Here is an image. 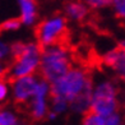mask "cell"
Segmentation results:
<instances>
[{
    "label": "cell",
    "mask_w": 125,
    "mask_h": 125,
    "mask_svg": "<svg viewBox=\"0 0 125 125\" xmlns=\"http://www.w3.org/2000/svg\"><path fill=\"white\" fill-rule=\"evenodd\" d=\"M42 47L37 41H18L12 43V61L8 75L12 78L38 74Z\"/></svg>",
    "instance_id": "1"
},
{
    "label": "cell",
    "mask_w": 125,
    "mask_h": 125,
    "mask_svg": "<svg viewBox=\"0 0 125 125\" xmlns=\"http://www.w3.org/2000/svg\"><path fill=\"white\" fill-rule=\"evenodd\" d=\"M93 77L84 66L73 65L66 73L50 83L51 96L70 102L86 89L92 87Z\"/></svg>",
    "instance_id": "2"
},
{
    "label": "cell",
    "mask_w": 125,
    "mask_h": 125,
    "mask_svg": "<svg viewBox=\"0 0 125 125\" xmlns=\"http://www.w3.org/2000/svg\"><path fill=\"white\" fill-rule=\"evenodd\" d=\"M74 65L69 47L62 42L42 47L38 75L49 83L61 77Z\"/></svg>",
    "instance_id": "3"
},
{
    "label": "cell",
    "mask_w": 125,
    "mask_h": 125,
    "mask_svg": "<svg viewBox=\"0 0 125 125\" xmlns=\"http://www.w3.org/2000/svg\"><path fill=\"white\" fill-rule=\"evenodd\" d=\"M120 91L116 81L101 75L93 78L91 92V111L106 116L120 110Z\"/></svg>",
    "instance_id": "4"
},
{
    "label": "cell",
    "mask_w": 125,
    "mask_h": 125,
    "mask_svg": "<svg viewBox=\"0 0 125 125\" xmlns=\"http://www.w3.org/2000/svg\"><path fill=\"white\" fill-rule=\"evenodd\" d=\"M68 19L64 14H52L36 26V41L41 47L62 42L68 33Z\"/></svg>",
    "instance_id": "5"
},
{
    "label": "cell",
    "mask_w": 125,
    "mask_h": 125,
    "mask_svg": "<svg viewBox=\"0 0 125 125\" xmlns=\"http://www.w3.org/2000/svg\"><path fill=\"white\" fill-rule=\"evenodd\" d=\"M50 98H51V87L47 81L40 78L38 86L33 93L32 98L28 101L27 111L32 120L42 121L46 120L50 112Z\"/></svg>",
    "instance_id": "6"
},
{
    "label": "cell",
    "mask_w": 125,
    "mask_h": 125,
    "mask_svg": "<svg viewBox=\"0 0 125 125\" xmlns=\"http://www.w3.org/2000/svg\"><path fill=\"white\" fill-rule=\"evenodd\" d=\"M38 74L17 77L10 79V97L18 105H27L40 82Z\"/></svg>",
    "instance_id": "7"
},
{
    "label": "cell",
    "mask_w": 125,
    "mask_h": 125,
    "mask_svg": "<svg viewBox=\"0 0 125 125\" xmlns=\"http://www.w3.org/2000/svg\"><path fill=\"white\" fill-rule=\"evenodd\" d=\"M102 64L115 75L117 81L125 84V50L119 46L107 50L102 55Z\"/></svg>",
    "instance_id": "8"
},
{
    "label": "cell",
    "mask_w": 125,
    "mask_h": 125,
    "mask_svg": "<svg viewBox=\"0 0 125 125\" xmlns=\"http://www.w3.org/2000/svg\"><path fill=\"white\" fill-rule=\"evenodd\" d=\"M18 18L24 27H33L38 23V5L36 0H17Z\"/></svg>",
    "instance_id": "9"
},
{
    "label": "cell",
    "mask_w": 125,
    "mask_h": 125,
    "mask_svg": "<svg viewBox=\"0 0 125 125\" xmlns=\"http://www.w3.org/2000/svg\"><path fill=\"white\" fill-rule=\"evenodd\" d=\"M89 8L83 0H68L64 5V15L68 22L82 23L89 15Z\"/></svg>",
    "instance_id": "10"
},
{
    "label": "cell",
    "mask_w": 125,
    "mask_h": 125,
    "mask_svg": "<svg viewBox=\"0 0 125 125\" xmlns=\"http://www.w3.org/2000/svg\"><path fill=\"white\" fill-rule=\"evenodd\" d=\"M91 92H92V87L77 96L69 104V111L78 116H83L84 114L91 111Z\"/></svg>",
    "instance_id": "11"
},
{
    "label": "cell",
    "mask_w": 125,
    "mask_h": 125,
    "mask_svg": "<svg viewBox=\"0 0 125 125\" xmlns=\"http://www.w3.org/2000/svg\"><path fill=\"white\" fill-rule=\"evenodd\" d=\"M0 125H26V123L10 109H0Z\"/></svg>",
    "instance_id": "12"
},
{
    "label": "cell",
    "mask_w": 125,
    "mask_h": 125,
    "mask_svg": "<svg viewBox=\"0 0 125 125\" xmlns=\"http://www.w3.org/2000/svg\"><path fill=\"white\" fill-rule=\"evenodd\" d=\"M50 112L55 114L58 117L61 116V115H65L66 112H69V102L60 98V97L51 96V98H50Z\"/></svg>",
    "instance_id": "13"
},
{
    "label": "cell",
    "mask_w": 125,
    "mask_h": 125,
    "mask_svg": "<svg viewBox=\"0 0 125 125\" xmlns=\"http://www.w3.org/2000/svg\"><path fill=\"white\" fill-rule=\"evenodd\" d=\"M81 125H106V120H105V116L100 115V114L88 111L82 116Z\"/></svg>",
    "instance_id": "14"
},
{
    "label": "cell",
    "mask_w": 125,
    "mask_h": 125,
    "mask_svg": "<svg viewBox=\"0 0 125 125\" xmlns=\"http://www.w3.org/2000/svg\"><path fill=\"white\" fill-rule=\"evenodd\" d=\"M110 8L116 18L125 23V0H111Z\"/></svg>",
    "instance_id": "15"
},
{
    "label": "cell",
    "mask_w": 125,
    "mask_h": 125,
    "mask_svg": "<svg viewBox=\"0 0 125 125\" xmlns=\"http://www.w3.org/2000/svg\"><path fill=\"white\" fill-rule=\"evenodd\" d=\"M21 27H22V22L19 18H9L0 24V32H5V33L15 32Z\"/></svg>",
    "instance_id": "16"
},
{
    "label": "cell",
    "mask_w": 125,
    "mask_h": 125,
    "mask_svg": "<svg viewBox=\"0 0 125 125\" xmlns=\"http://www.w3.org/2000/svg\"><path fill=\"white\" fill-rule=\"evenodd\" d=\"M10 97V81L5 77L0 78V105L7 102Z\"/></svg>",
    "instance_id": "17"
},
{
    "label": "cell",
    "mask_w": 125,
    "mask_h": 125,
    "mask_svg": "<svg viewBox=\"0 0 125 125\" xmlns=\"http://www.w3.org/2000/svg\"><path fill=\"white\" fill-rule=\"evenodd\" d=\"M105 120H106V125H123V124H125L124 115L120 110L106 115Z\"/></svg>",
    "instance_id": "18"
},
{
    "label": "cell",
    "mask_w": 125,
    "mask_h": 125,
    "mask_svg": "<svg viewBox=\"0 0 125 125\" xmlns=\"http://www.w3.org/2000/svg\"><path fill=\"white\" fill-rule=\"evenodd\" d=\"M83 1L89 8V10H102L110 8L111 0H83Z\"/></svg>",
    "instance_id": "19"
},
{
    "label": "cell",
    "mask_w": 125,
    "mask_h": 125,
    "mask_svg": "<svg viewBox=\"0 0 125 125\" xmlns=\"http://www.w3.org/2000/svg\"><path fill=\"white\" fill-rule=\"evenodd\" d=\"M12 59V43H8L4 40H0V61Z\"/></svg>",
    "instance_id": "20"
},
{
    "label": "cell",
    "mask_w": 125,
    "mask_h": 125,
    "mask_svg": "<svg viewBox=\"0 0 125 125\" xmlns=\"http://www.w3.org/2000/svg\"><path fill=\"white\" fill-rule=\"evenodd\" d=\"M120 109H123V115L125 119V86L120 91Z\"/></svg>",
    "instance_id": "21"
},
{
    "label": "cell",
    "mask_w": 125,
    "mask_h": 125,
    "mask_svg": "<svg viewBox=\"0 0 125 125\" xmlns=\"http://www.w3.org/2000/svg\"><path fill=\"white\" fill-rule=\"evenodd\" d=\"M8 69H9V65L7 64L5 61H0V78L5 77L8 74Z\"/></svg>",
    "instance_id": "22"
},
{
    "label": "cell",
    "mask_w": 125,
    "mask_h": 125,
    "mask_svg": "<svg viewBox=\"0 0 125 125\" xmlns=\"http://www.w3.org/2000/svg\"><path fill=\"white\" fill-rule=\"evenodd\" d=\"M117 46L120 47V49H123V50H125V36H124V37H121L120 40H119Z\"/></svg>",
    "instance_id": "23"
},
{
    "label": "cell",
    "mask_w": 125,
    "mask_h": 125,
    "mask_svg": "<svg viewBox=\"0 0 125 125\" xmlns=\"http://www.w3.org/2000/svg\"><path fill=\"white\" fill-rule=\"evenodd\" d=\"M123 125H125V124H123Z\"/></svg>",
    "instance_id": "24"
}]
</instances>
